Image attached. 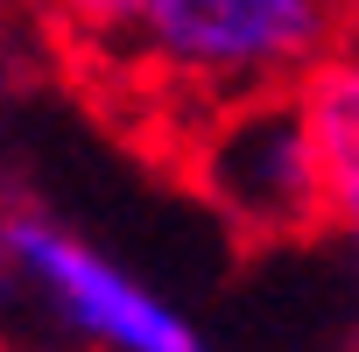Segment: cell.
<instances>
[{
    "label": "cell",
    "mask_w": 359,
    "mask_h": 352,
    "mask_svg": "<svg viewBox=\"0 0 359 352\" xmlns=\"http://www.w3.org/2000/svg\"><path fill=\"white\" fill-rule=\"evenodd\" d=\"M296 99H303V120H310L317 155H324L331 226L345 240H359V36L352 29L296 78Z\"/></svg>",
    "instance_id": "277c9868"
},
{
    "label": "cell",
    "mask_w": 359,
    "mask_h": 352,
    "mask_svg": "<svg viewBox=\"0 0 359 352\" xmlns=\"http://www.w3.org/2000/svg\"><path fill=\"white\" fill-rule=\"evenodd\" d=\"M345 36V0H141L127 50H141L198 106L289 92Z\"/></svg>",
    "instance_id": "6da1fadb"
},
{
    "label": "cell",
    "mask_w": 359,
    "mask_h": 352,
    "mask_svg": "<svg viewBox=\"0 0 359 352\" xmlns=\"http://www.w3.org/2000/svg\"><path fill=\"white\" fill-rule=\"evenodd\" d=\"M352 331H359V240H352Z\"/></svg>",
    "instance_id": "52a82bcc"
},
{
    "label": "cell",
    "mask_w": 359,
    "mask_h": 352,
    "mask_svg": "<svg viewBox=\"0 0 359 352\" xmlns=\"http://www.w3.org/2000/svg\"><path fill=\"white\" fill-rule=\"evenodd\" d=\"M191 184L247 240H303V233L331 226L324 155H317L296 85L205 106L198 141H191Z\"/></svg>",
    "instance_id": "7a4b0ae2"
},
{
    "label": "cell",
    "mask_w": 359,
    "mask_h": 352,
    "mask_svg": "<svg viewBox=\"0 0 359 352\" xmlns=\"http://www.w3.org/2000/svg\"><path fill=\"white\" fill-rule=\"evenodd\" d=\"M15 310H22V275L8 261V240H0V317H15Z\"/></svg>",
    "instance_id": "8992f818"
},
{
    "label": "cell",
    "mask_w": 359,
    "mask_h": 352,
    "mask_svg": "<svg viewBox=\"0 0 359 352\" xmlns=\"http://www.w3.org/2000/svg\"><path fill=\"white\" fill-rule=\"evenodd\" d=\"M0 240H8V261L22 275V303H36L71 345L85 352H219L155 282L120 268L78 226L50 212H8Z\"/></svg>",
    "instance_id": "3957f363"
},
{
    "label": "cell",
    "mask_w": 359,
    "mask_h": 352,
    "mask_svg": "<svg viewBox=\"0 0 359 352\" xmlns=\"http://www.w3.org/2000/svg\"><path fill=\"white\" fill-rule=\"evenodd\" d=\"M57 15H64L85 43H120V50H127L141 0H57Z\"/></svg>",
    "instance_id": "5b68a950"
}]
</instances>
